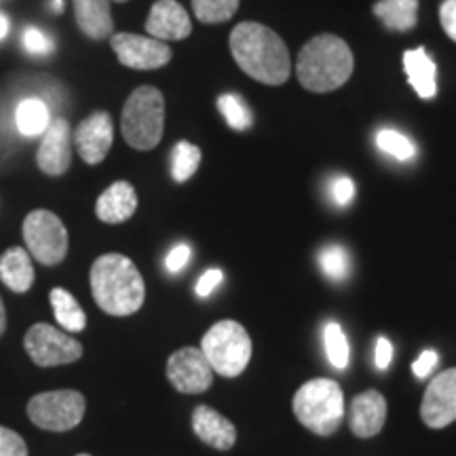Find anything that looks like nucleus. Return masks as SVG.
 <instances>
[{"label":"nucleus","mask_w":456,"mask_h":456,"mask_svg":"<svg viewBox=\"0 0 456 456\" xmlns=\"http://www.w3.org/2000/svg\"><path fill=\"white\" fill-rule=\"evenodd\" d=\"M228 45L237 66L254 81L271 87L288 83L292 74L288 45L269 26L258 21H243L231 32Z\"/></svg>","instance_id":"f257e3e1"},{"label":"nucleus","mask_w":456,"mask_h":456,"mask_svg":"<svg viewBox=\"0 0 456 456\" xmlns=\"http://www.w3.org/2000/svg\"><path fill=\"white\" fill-rule=\"evenodd\" d=\"M95 305L112 317H127L142 309L146 298L144 277L134 260L123 254H104L89 273Z\"/></svg>","instance_id":"f03ea898"},{"label":"nucleus","mask_w":456,"mask_h":456,"mask_svg":"<svg viewBox=\"0 0 456 456\" xmlns=\"http://www.w3.org/2000/svg\"><path fill=\"white\" fill-rule=\"evenodd\" d=\"M355 60L349 45L336 34H317L300 49L296 77L306 91L330 94L351 78Z\"/></svg>","instance_id":"7ed1b4c3"},{"label":"nucleus","mask_w":456,"mask_h":456,"mask_svg":"<svg viewBox=\"0 0 456 456\" xmlns=\"http://www.w3.org/2000/svg\"><path fill=\"white\" fill-rule=\"evenodd\" d=\"M298 423L319 437L334 436L345 419V393L332 379H313L292 399Z\"/></svg>","instance_id":"20e7f679"},{"label":"nucleus","mask_w":456,"mask_h":456,"mask_svg":"<svg viewBox=\"0 0 456 456\" xmlns=\"http://www.w3.org/2000/svg\"><path fill=\"white\" fill-rule=\"evenodd\" d=\"M123 138L135 151H152L165 131V98L152 85H142L129 95L121 114Z\"/></svg>","instance_id":"39448f33"},{"label":"nucleus","mask_w":456,"mask_h":456,"mask_svg":"<svg viewBox=\"0 0 456 456\" xmlns=\"http://www.w3.org/2000/svg\"><path fill=\"white\" fill-rule=\"evenodd\" d=\"M201 351L208 357L214 374L224 376V379H237L249 366L252 338H249L248 330L235 319H222L203 334Z\"/></svg>","instance_id":"423d86ee"},{"label":"nucleus","mask_w":456,"mask_h":456,"mask_svg":"<svg viewBox=\"0 0 456 456\" xmlns=\"http://www.w3.org/2000/svg\"><path fill=\"white\" fill-rule=\"evenodd\" d=\"M85 410H87L85 395L74 389L38 393L28 402V416L32 423L55 433L70 431L81 425Z\"/></svg>","instance_id":"0eeeda50"},{"label":"nucleus","mask_w":456,"mask_h":456,"mask_svg":"<svg viewBox=\"0 0 456 456\" xmlns=\"http://www.w3.org/2000/svg\"><path fill=\"white\" fill-rule=\"evenodd\" d=\"M24 241L28 254L34 256L45 266H55L64 262L68 254V231L64 222L49 209H34L24 220Z\"/></svg>","instance_id":"6e6552de"},{"label":"nucleus","mask_w":456,"mask_h":456,"mask_svg":"<svg viewBox=\"0 0 456 456\" xmlns=\"http://www.w3.org/2000/svg\"><path fill=\"white\" fill-rule=\"evenodd\" d=\"M24 346L32 362L41 368L66 366L83 357L81 342L49 323H37L28 330Z\"/></svg>","instance_id":"1a4fd4ad"},{"label":"nucleus","mask_w":456,"mask_h":456,"mask_svg":"<svg viewBox=\"0 0 456 456\" xmlns=\"http://www.w3.org/2000/svg\"><path fill=\"white\" fill-rule=\"evenodd\" d=\"M110 47L118 61L131 70H159L167 66L174 57L167 43L131 32L112 34Z\"/></svg>","instance_id":"9d476101"},{"label":"nucleus","mask_w":456,"mask_h":456,"mask_svg":"<svg viewBox=\"0 0 456 456\" xmlns=\"http://www.w3.org/2000/svg\"><path fill=\"white\" fill-rule=\"evenodd\" d=\"M167 380L175 391L199 395L214 385V370L197 346H184L167 359Z\"/></svg>","instance_id":"9b49d317"},{"label":"nucleus","mask_w":456,"mask_h":456,"mask_svg":"<svg viewBox=\"0 0 456 456\" xmlns=\"http://www.w3.org/2000/svg\"><path fill=\"white\" fill-rule=\"evenodd\" d=\"M420 419L429 429H444L456 420V368L433 376L420 402Z\"/></svg>","instance_id":"f8f14e48"},{"label":"nucleus","mask_w":456,"mask_h":456,"mask_svg":"<svg viewBox=\"0 0 456 456\" xmlns=\"http://www.w3.org/2000/svg\"><path fill=\"white\" fill-rule=\"evenodd\" d=\"M74 146L78 157L87 165H100L110 152L114 142L112 117L104 110L91 112L78 123L77 131L72 134Z\"/></svg>","instance_id":"ddd939ff"},{"label":"nucleus","mask_w":456,"mask_h":456,"mask_svg":"<svg viewBox=\"0 0 456 456\" xmlns=\"http://www.w3.org/2000/svg\"><path fill=\"white\" fill-rule=\"evenodd\" d=\"M72 163V129L64 117L51 118L37 152V165L45 175L57 178L70 169Z\"/></svg>","instance_id":"4468645a"},{"label":"nucleus","mask_w":456,"mask_h":456,"mask_svg":"<svg viewBox=\"0 0 456 456\" xmlns=\"http://www.w3.org/2000/svg\"><path fill=\"white\" fill-rule=\"evenodd\" d=\"M148 37L171 43L184 41L192 34V21L178 0H157L146 20Z\"/></svg>","instance_id":"2eb2a0df"},{"label":"nucleus","mask_w":456,"mask_h":456,"mask_svg":"<svg viewBox=\"0 0 456 456\" xmlns=\"http://www.w3.org/2000/svg\"><path fill=\"white\" fill-rule=\"evenodd\" d=\"M387 399L380 391L368 389L353 397L349 406L351 433L359 440L376 437L387 423Z\"/></svg>","instance_id":"dca6fc26"},{"label":"nucleus","mask_w":456,"mask_h":456,"mask_svg":"<svg viewBox=\"0 0 456 456\" xmlns=\"http://www.w3.org/2000/svg\"><path fill=\"white\" fill-rule=\"evenodd\" d=\"M192 431L208 446L216 450H231L237 442V427L209 406H197L192 412Z\"/></svg>","instance_id":"f3484780"},{"label":"nucleus","mask_w":456,"mask_h":456,"mask_svg":"<svg viewBox=\"0 0 456 456\" xmlns=\"http://www.w3.org/2000/svg\"><path fill=\"white\" fill-rule=\"evenodd\" d=\"M138 209V192L129 182L118 180L106 188L95 203V216L104 224H123Z\"/></svg>","instance_id":"a211bd4d"},{"label":"nucleus","mask_w":456,"mask_h":456,"mask_svg":"<svg viewBox=\"0 0 456 456\" xmlns=\"http://www.w3.org/2000/svg\"><path fill=\"white\" fill-rule=\"evenodd\" d=\"M78 30L91 41H104L114 34L110 0H72Z\"/></svg>","instance_id":"6ab92c4d"},{"label":"nucleus","mask_w":456,"mask_h":456,"mask_svg":"<svg viewBox=\"0 0 456 456\" xmlns=\"http://www.w3.org/2000/svg\"><path fill=\"white\" fill-rule=\"evenodd\" d=\"M403 70L420 100H433L437 95V66L425 47L410 49L403 53Z\"/></svg>","instance_id":"aec40b11"},{"label":"nucleus","mask_w":456,"mask_h":456,"mask_svg":"<svg viewBox=\"0 0 456 456\" xmlns=\"http://www.w3.org/2000/svg\"><path fill=\"white\" fill-rule=\"evenodd\" d=\"M34 266L30 254L24 248H9L0 256V281L11 292L26 294L34 285Z\"/></svg>","instance_id":"412c9836"},{"label":"nucleus","mask_w":456,"mask_h":456,"mask_svg":"<svg viewBox=\"0 0 456 456\" xmlns=\"http://www.w3.org/2000/svg\"><path fill=\"white\" fill-rule=\"evenodd\" d=\"M372 13L391 32H410L419 21V0H379Z\"/></svg>","instance_id":"4be33fe9"},{"label":"nucleus","mask_w":456,"mask_h":456,"mask_svg":"<svg viewBox=\"0 0 456 456\" xmlns=\"http://www.w3.org/2000/svg\"><path fill=\"white\" fill-rule=\"evenodd\" d=\"M51 125L49 106L41 98H26L15 108V127L24 138H38Z\"/></svg>","instance_id":"5701e85b"},{"label":"nucleus","mask_w":456,"mask_h":456,"mask_svg":"<svg viewBox=\"0 0 456 456\" xmlns=\"http://www.w3.org/2000/svg\"><path fill=\"white\" fill-rule=\"evenodd\" d=\"M49 302L53 306L55 319L66 332L78 334L87 328V315H85L83 306L78 300L64 288H53L49 294Z\"/></svg>","instance_id":"b1692460"},{"label":"nucleus","mask_w":456,"mask_h":456,"mask_svg":"<svg viewBox=\"0 0 456 456\" xmlns=\"http://www.w3.org/2000/svg\"><path fill=\"white\" fill-rule=\"evenodd\" d=\"M201 148L191 144V142L182 140L171 151V178L178 184H184L197 174L199 165H201Z\"/></svg>","instance_id":"393cba45"},{"label":"nucleus","mask_w":456,"mask_h":456,"mask_svg":"<svg viewBox=\"0 0 456 456\" xmlns=\"http://www.w3.org/2000/svg\"><path fill=\"white\" fill-rule=\"evenodd\" d=\"M323 346H326L328 362L332 363V368L345 370L349 366V357H351L349 340H346V334L340 323L332 322L323 328Z\"/></svg>","instance_id":"a878e982"},{"label":"nucleus","mask_w":456,"mask_h":456,"mask_svg":"<svg viewBox=\"0 0 456 456\" xmlns=\"http://www.w3.org/2000/svg\"><path fill=\"white\" fill-rule=\"evenodd\" d=\"M218 108L231 129L245 131V129L252 127L254 114H252V110H249V106L245 104V100L241 98V95H235V94L220 95Z\"/></svg>","instance_id":"bb28decb"},{"label":"nucleus","mask_w":456,"mask_h":456,"mask_svg":"<svg viewBox=\"0 0 456 456\" xmlns=\"http://www.w3.org/2000/svg\"><path fill=\"white\" fill-rule=\"evenodd\" d=\"M241 0H192V11L201 24H224L237 13Z\"/></svg>","instance_id":"cd10ccee"},{"label":"nucleus","mask_w":456,"mask_h":456,"mask_svg":"<svg viewBox=\"0 0 456 456\" xmlns=\"http://www.w3.org/2000/svg\"><path fill=\"white\" fill-rule=\"evenodd\" d=\"M319 266H322V273L330 281H345L351 271L349 254H346V249L342 245H328L319 254Z\"/></svg>","instance_id":"c85d7f7f"},{"label":"nucleus","mask_w":456,"mask_h":456,"mask_svg":"<svg viewBox=\"0 0 456 456\" xmlns=\"http://www.w3.org/2000/svg\"><path fill=\"white\" fill-rule=\"evenodd\" d=\"M376 146L397 161H410L416 155L414 142L395 129H380L376 135Z\"/></svg>","instance_id":"c756f323"},{"label":"nucleus","mask_w":456,"mask_h":456,"mask_svg":"<svg viewBox=\"0 0 456 456\" xmlns=\"http://www.w3.org/2000/svg\"><path fill=\"white\" fill-rule=\"evenodd\" d=\"M0 456H28L24 437L0 425Z\"/></svg>","instance_id":"7c9ffc66"},{"label":"nucleus","mask_w":456,"mask_h":456,"mask_svg":"<svg viewBox=\"0 0 456 456\" xmlns=\"http://www.w3.org/2000/svg\"><path fill=\"white\" fill-rule=\"evenodd\" d=\"M24 49L32 55H49L53 51V41L38 28H26Z\"/></svg>","instance_id":"2f4dec72"},{"label":"nucleus","mask_w":456,"mask_h":456,"mask_svg":"<svg viewBox=\"0 0 456 456\" xmlns=\"http://www.w3.org/2000/svg\"><path fill=\"white\" fill-rule=\"evenodd\" d=\"M330 192H332V199L336 205H349L355 197V184L349 175H338V178L332 180L330 184Z\"/></svg>","instance_id":"473e14b6"},{"label":"nucleus","mask_w":456,"mask_h":456,"mask_svg":"<svg viewBox=\"0 0 456 456\" xmlns=\"http://www.w3.org/2000/svg\"><path fill=\"white\" fill-rule=\"evenodd\" d=\"M192 249L188 243H178L175 248H171V252L165 258V266H167L169 273H180L184 266L191 262Z\"/></svg>","instance_id":"72a5a7b5"},{"label":"nucleus","mask_w":456,"mask_h":456,"mask_svg":"<svg viewBox=\"0 0 456 456\" xmlns=\"http://www.w3.org/2000/svg\"><path fill=\"white\" fill-rule=\"evenodd\" d=\"M222 281H224V273H222L220 269H208L201 277H199L197 296H201V298H208V296L212 294Z\"/></svg>","instance_id":"f704fd0d"},{"label":"nucleus","mask_w":456,"mask_h":456,"mask_svg":"<svg viewBox=\"0 0 456 456\" xmlns=\"http://www.w3.org/2000/svg\"><path fill=\"white\" fill-rule=\"evenodd\" d=\"M440 24L444 32L456 43V0H444L440 7Z\"/></svg>","instance_id":"c9c22d12"},{"label":"nucleus","mask_w":456,"mask_h":456,"mask_svg":"<svg viewBox=\"0 0 456 456\" xmlns=\"http://www.w3.org/2000/svg\"><path fill=\"white\" fill-rule=\"evenodd\" d=\"M393 362V345L389 338H385V336H379V340H376V346H374V363L379 370H389Z\"/></svg>","instance_id":"e433bc0d"},{"label":"nucleus","mask_w":456,"mask_h":456,"mask_svg":"<svg viewBox=\"0 0 456 456\" xmlns=\"http://www.w3.org/2000/svg\"><path fill=\"white\" fill-rule=\"evenodd\" d=\"M437 353L436 351H423L420 353V357L416 359L412 363V372L416 374V379H427L433 370L437 366Z\"/></svg>","instance_id":"4c0bfd02"},{"label":"nucleus","mask_w":456,"mask_h":456,"mask_svg":"<svg viewBox=\"0 0 456 456\" xmlns=\"http://www.w3.org/2000/svg\"><path fill=\"white\" fill-rule=\"evenodd\" d=\"M9 17L4 15V13H0V41H3V38H7V34H9Z\"/></svg>","instance_id":"58836bf2"},{"label":"nucleus","mask_w":456,"mask_h":456,"mask_svg":"<svg viewBox=\"0 0 456 456\" xmlns=\"http://www.w3.org/2000/svg\"><path fill=\"white\" fill-rule=\"evenodd\" d=\"M7 330V311H4V302L0 298V336Z\"/></svg>","instance_id":"ea45409f"},{"label":"nucleus","mask_w":456,"mask_h":456,"mask_svg":"<svg viewBox=\"0 0 456 456\" xmlns=\"http://www.w3.org/2000/svg\"><path fill=\"white\" fill-rule=\"evenodd\" d=\"M51 4H53L55 13H61V11H64V0H51Z\"/></svg>","instance_id":"a19ab883"},{"label":"nucleus","mask_w":456,"mask_h":456,"mask_svg":"<svg viewBox=\"0 0 456 456\" xmlns=\"http://www.w3.org/2000/svg\"><path fill=\"white\" fill-rule=\"evenodd\" d=\"M110 3H127V0H110Z\"/></svg>","instance_id":"79ce46f5"},{"label":"nucleus","mask_w":456,"mask_h":456,"mask_svg":"<svg viewBox=\"0 0 456 456\" xmlns=\"http://www.w3.org/2000/svg\"><path fill=\"white\" fill-rule=\"evenodd\" d=\"M77 456H91V454H77Z\"/></svg>","instance_id":"37998d69"}]
</instances>
